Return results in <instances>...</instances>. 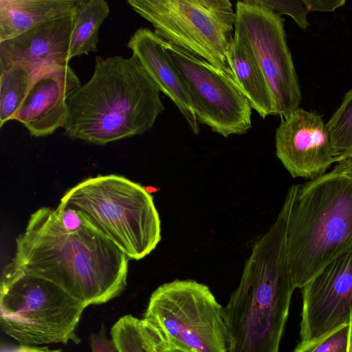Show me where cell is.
<instances>
[{
  "label": "cell",
  "instance_id": "11",
  "mask_svg": "<svg viewBox=\"0 0 352 352\" xmlns=\"http://www.w3.org/2000/svg\"><path fill=\"white\" fill-rule=\"evenodd\" d=\"M301 341L319 337L350 322L352 251L329 263L302 288Z\"/></svg>",
  "mask_w": 352,
  "mask_h": 352
},
{
  "label": "cell",
  "instance_id": "29",
  "mask_svg": "<svg viewBox=\"0 0 352 352\" xmlns=\"http://www.w3.org/2000/svg\"><path fill=\"white\" fill-rule=\"evenodd\" d=\"M338 163H340L348 169L352 170V155L342 160Z\"/></svg>",
  "mask_w": 352,
  "mask_h": 352
},
{
  "label": "cell",
  "instance_id": "27",
  "mask_svg": "<svg viewBox=\"0 0 352 352\" xmlns=\"http://www.w3.org/2000/svg\"><path fill=\"white\" fill-rule=\"evenodd\" d=\"M61 349H51L47 346L20 344L14 346H1V352H61Z\"/></svg>",
  "mask_w": 352,
  "mask_h": 352
},
{
  "label": "cell",
  "instance_id": "5",
  "mask_svg": "<svg viewBox=\"0 0 352 352\" xmlns=\"http://www.w3.org/2000/svg\"><path fill=\"white\" fill-rule=\"evenodd\" d=\"M70 208L129 259L149 254L162 239L153 198L144 187L116 175L87 178L69 189L56 209Z\"/></svg>",
  "mask_w": 352,
  "mask_h": 352
},
{
  "label": "cell",
  "instance_id": "14",
  "mask_svg": "<svg viewBox=\"0 0 352 352\" xmlns=\"http://www.w3.org/2000/svg\"><path fill=\"white\" fill-rule=\"evenodd\" d=\"M74 26L75 12L0 42V73L16 65L36 72L49 66L67 65Z\"/></svg>",
  "mask_w": 352,
  "mask_h": 352
},
{
  "label": "cell",
  "instance_id": "28",
  "mask_svg": "<svg viewBox=\"0 0 352 352\" xmlns=\"http://www.w3.org/2000/svg\"><path fill=\"white\" fill-rule=\"evenodd\" d=\"M347 352H352V309L350 314L349 333Z\"/></svg>",
  "mask_w": 352,
  "mask_h": 352
},
{
  "label": "cell",
  "instance_id": "16",
  "mask_svg": "<svg viewBox=\"0 0 352 352\" xmlns=\"http://www.w3.org/2000/svg\"><path fill=\"white\" fill-rule=\"evenodd\" d=\"M78 0H0V42L75 12Z\"/></svg>",
  "mask_w": 352,
  "mask_h": 352
},
{
  "label": "cell",
  "instance_id": "30",
  "mask_svg": "<svg viewBox=\"0 0 352 352\" xmlns=\"http://www.w3.org/2000/svg\"><path fill=\"white\" fill-rule=\"evenodd\" d=\"M158 351H159V352H184V351H182L176 350V349H158Z\"/></svg>",
  "mask_w": 352,
  "mask_h": 352
},
{
  "label": "cell",
  "instance_id": "7",
  "mask_svg": "<svg viewBox=\"0 0 352 352\" xmlns=\"http://www.w3.org/2000/svg\"><path fill=\"white\" fill-rule=\"evenodd\" d=\"M142 321L159 349L227 352L223 307L209 287L194 280H175L151 294Z\"/></svg>",
  "mask_w": 352,
  "mask_h": 352
},
{
  "label": "cell",
  "instance_id": "15",
  "mask_svg": "<svg viewBox=\"0 0 352 352\" xmlns=\"http://www.w3.org/2000/svg\"><path fill=\"white\" fill-rule=\"evenodd\" d=\"M164 41L146 28H138L127 47L157 86L180 111L190 130L199 133L198 121L188 88L164 50Z\"/></svg>",
  "mask_w": 352,
  "mask_h": 352
},
{
  "label": "cell",
  "instance_id": "18",
  "mask_svg": "<svg viewBox=\"0 0 352 352\" xmlns=\"http://www.w3.org/2000/svg\"><path fill=\"white\" fill-rule=\"evenodd\" d=\"M109 12V6L106 1L78 0L70 43V60L97 51L99 30Z\"/></svg>",
  "mask_w": 352,
  "mask_h": 352
},
{
  "label": "cell",
  "instance_id": "4",
  "mask_svg": "<svg viewBox=\"0 0 352 352\" xmlns=\"http://www.w3.org/2000/svg\"><path fill=\"white\" fill-rule=\"evenodd\" d=\"M296 288H302L329 263L352 251V170L340 163L300 185L287 236Z\"/></svg>",
  "mask_w": 352,
  "mask_h": 352
},
{
  "label": "cell",
  "instance_id": "17",
  "mask_svg": "<svg viewBox=\"0 0 352 352\" xmlns=\"http://www.w3.org/2000/svg\"><path fill=\"white\" fill-rule=\"evenodd\" d=\"M228 62L234 80L252 109L265 118L275 115L269 86L254 54L240 38L234 36Z\"/></svg>",
  "mask_w": 352,
  "mask_h": 352
},
{
  "label": "cell",
  "instance_id": "22",
  "mask_svg": "<svg viewBox=\"0 0 352 352\" xmlns=\"http://www.w3.org/2000/svg\"><path fill=\"white\" fill-rule=\"evenodd\" d=\"M349 323L309 340L301 341L293 352H347Z\"/></svg>",
  "mask_w": 352,
  "mask_h": 352
},
{
  "label": "cell",
  "instance_id": "2",
  "mask_svg": "<svg viewBox=\"0 0 352 352\" xmlns=\"http://www.w3.org/2000/svg\"><path fill=\"white\" fill-rule=\"evenodd\" d=\"M292 204L285 201L269 230L253 244L239 283L223 307L227 352H278L296 289L288 257Z\"/></svg>",
  "mask_w": 352,
  "mask_h": 352
},
{
  "label": "cell",
  "instance_id": "23",
  "mask_svg": "<svg viewBox=\"0 0 352 352\" xmlns=\"http://www.w3.org/2000/svg\"><path fill=\"white\" fill-rule=\"evenodd\" d=\"M257 1L280 16L289 15L302 30H305L309 26L307 19L309 10L303 0H257Z\"/></svg>",
  "mask_w": 352,
  "mask_h": 352
},
{
  "label": "cell",
  "instance_id": "21",
  "mask_svg": "<svg viewBox=\"0 0 352 352\" xmlns=\"http://www.w3.org/2000/svg\"><path fill=\"white\" fill-rule=\"evenodd\" d=\"M334 154L342 160L352 155V89L347 91L339 107L326 123Z\"/></svg>",
  "mask_w": 352,
  "mask_h": 352
},
{
  "label": "cell",
  "instance_id": "8",
  "mask_svg": "<svg viewBox=\"0 0 352 352\" xmlns=\"http://www.w3.org/2000/svg\"><path fill=\"white\" fill-rule=\"evenodd\" d=\"M127 3L162 39L204 59L234 80L228 62L236 23L230 1L128 0Z\"/></svg>",
  "mask_w": 352,
  "mask_h": 352
},
{
  "label": "cell",
  "instance_id": "10",
  "mask_svg": "<svg viewBox=\"0 0 352 352\" xmlns=\"http://www.w3.org/2000/svg\"><path fill=\"white\" fill-rule=\"evenodd\" d=\"M164 47L188 88L199 122L224 138L251 129L250 104L228 74L165 41Z\"/></svg>",
  "mask_w": 352,
  "mask_h": 352
},
{
  "label": "cell",
  "instance_id": "9",
  "mask_svg": "<svg viewBox=\"0 0 352 352\" xmlns=\"http://www.w3.org/2000/svg\"><path fill=\"white\" fill-rule=\"evenodd\" d=\"M234 35L254 54L270 88L275 115L286 117L299 107L302 94L288 47L285 19L257 0L237 1Z\"/></svg>",
  "mask_w": 352,
  "mask_h": 352
},
{
  "label": "cell",
  "instance_id": "25",
  "mask_svg": "<svg viewBox=\"0 0 352 352\" xmlns=\"http://www.w3.org/2000/svg\"><path fill=\"white\" fill-rule=\"evenodd\" d=\"M64 228L69 232L80 229L84 224L82 217L75 210L70 208L56 209Z\"/></svg>",
  "mask_w": 352,
  "mask_h": 352
},
{
  "label": "cell",
  "instance_id": "26",
  "mask_svg": "<svg viewBox=\"0 0 352 352\" xmlns=\"http://www.w3.org/2000/svg\"><path fill=\"white\" fill-rule=\"evenodd\" d=\"M305 6L311 11L333 12L343 6L345 0H303Z\"/></svg>",
  "mask_w": 352,
  "mask_h": 352
},
{
  "label": "cell",
  "instance_id": "6",
  "mask_svg": "<svg viewBox=\"0 0 352 352\" xmlns=\"http://www.w3.org/2000/svg\"><path fill=\"white\" fill-rule=\"evenodd\" d=\"M87 307L55 283L10 263L3 272L1 327L20 344H79L76 329Z\"/></svg>",
  "mask_w": 352,
  "mask_h": 352
},
{
  "label": "cell",
  "instance_id": "19",
  "mask_svg": "<svg viewBox=\"0 0 352 352\" xmlns=\"http://www.w3.org/2000/svg\"><path fill=\"white\" fill-rule=\"evenodd\" d=\"M36 72L16 65L0 73V126L14 120Z\"/></svg>",
  "mask_w": 352,
  "mask_h": 352
},
{
  "label": "cell",
  "instance_id": "1",
  "mask_svg": "<svg viewBox=\"0 0 352 352\" xmlns=\"http://www.w3.org/2000/svg\"><path fill=\"white\" fill-rule=\"evenodd\" d=\"M84 221L69 232L56 210L41 208L17 237L10 264L55 283L87 306L118 296L126 285L129 258Z\"/></svg>",
  "mask_w": 352,
  "mask_h": 352
},
{
  "label": "cell",
  "instance_id": "20",
  "mask_svg": "<svg viewBox=\"0 0 352 352\" xmlns=\"http://www.w3.org/2000/svg\"><path fill=\"white\" fill-rule=\"evenodd\" d=\"M118 352H159L157 345L142 320L123 316L111 331Z\"/></svg>",
  "mask_w": 352,
  "mask_h": 352
},
{
  "label": "cell",
  "instance_id": "24",
  "mask_svg": "<svg viewBox=\"0 0 352 352\" xmlns=\"http://www.w3.org/2000/svg\"><path fill=\"white\" fill-rule=\"evenodd\" d=\"M89 343L91 352H118L113 340L107 338L103 324L98 332L90 335Z\"/></svg>",
  "mask_w": 352,
  "mask_h": 352
},
{
  "label": "cell",
  "instance_id": "13",
  "mask_svg": "<svg viewBox=\"0 0 352 352\" xmlns=\"http://www.w3.org/2000/svg\"><path fill=\"white\" fill-rule=\"evenodd\" d=\"M80 86L79 78L68 64L36 71L14 120L23 124L32 137L52 134L64 127L68 98Z\"/></svg>",
  "mask_w": 352,
  "mask_h": 352
},
{
  "label": "cell",
  "instance_id": "3",
  "mask_svg": "<svg viewBox=\"0 0 352 352\" xmlns=\"http://www.w3.org/2000/svg\"><path fill=\"white\" fill-rule=\"evenodd\" d=\"M160 94L133 54L98 56L89 80L68 98L64 134L96 145L143 134L164 110Z\"/></svg>",
  "mask_w": 352,
  "mask_h": 352
},
{
  "label": "cell",
  "instance_id": "12",
  "mask_svg": "<svg viewBox=\"0 0 352 352\" xmlns=\"http://www.w3.org/2000/svg\"><path fill=\"white\" fill-rule=\"evenodd\" d=\"M275 146L276 157L294 178L313 179L340 162L327 124L317 113L300 107L281 118Z\"/></svg>",
  "mask_w": 352,
  "mask_h": 352
}]
</instances>
